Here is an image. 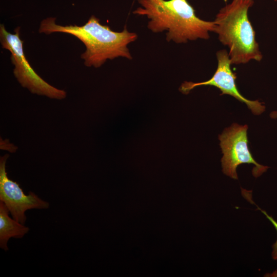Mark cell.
<instances>
[{
  "instance_id": "6da1fadb",
  "label": "cell",
  "mask_w": 277,
  "mask_h": 277,
  "mask_svg": "<svg viewBox=\"0 0 277 277\" xmlns=\"http://www.w3.org/2000/svg\"><path fill=\"white\" fill-rule=\"evenodd\" d=\"M55 17L44 19L40 23L38 32L49 35L54 32L70 34L77 37L85 46L86 50L81 55L87 67L99 68L107 60L118 57L132 58L128 48L137 35L129 32L125 26L123 31L116 32L109 26L103 25L100 19L92 15L82 26H62L56 23Z\"/></svg>"
},
{
  "instance_id": "7a4b0ae2",
  "label": "cell",
  "mask_w": 277,
  "mask_h": 277,
  "mask_svg": "<svg viewBox=\"0 0 277 277\" xmlns=\"http://www.w3.org/2000/svg\"><path fill=\"white\" fill-rule=\"evenodd\" d=\"M140 7L133 13L150 19L148 28L154 33L167 31L166 40L177 44L197 39H208L214 32V21L197 16L187 0H137Z\"/></svg>"
},
{
  "instance_id": "3957f363",
  "label": "cell",
  "mask_w": 277,
  "mask_h": 277,
  "mask_svg": "<svg viewBox=\"0 0 277 277\" xmlns=\"http://www.w3.org/2000/svg\"><path fill=\"white\" fill-rule=\"evenodd\" d=\"M253 0H232L222 7L214 21V32L220 42L229 48L231 64H244L263 58L248 10Z\"/></svg>"
},
{
  "instance_id": "277c9868",
  "label": "cell",
  "mask_w": 277,
  "mask_h": 277,
  "mask_svg": "<svg viewBox=\"0 0 277 277\" xmlns=\"http://www.w3.org/2000/svg\"><path fill=\"white\" fill-rule=\"evenodd\" d=\"M20 27L14 33L7 31L4 24L0 25V42L2 48L9 51L14 65L13 74L17 81L31 93L45 95L51 98L61 100L66 96V92L50 85L42 78L31 66L24 51V42L20 38Z\"/></svg>"
},
{
  "instance_id": "5b68a950",
  "label": "cell",
  "mask_w": 277,
  "mask_h": 277,
  "mask_svg": "<svg viewBox=\"0 0 277 277\" xmlns=\"http://www.w3.org/2000/svg\"><path fill=\"white\" fill-rule=\"evenodd\" d=\"M247 125L232 124L219 135L220 147L223 154L221 159L222 171L226 175L238 180L236 168L241 164H253L252 172L257 177L269 168L258 163L248 148Z\"/></svg>"
},
{
  "instance_id": "8992f818",
  "label": "cell",
  "mask_w": 277,
  "mask_h": 277,
  "mask_svg": "<svg viewBox=\"0 0 277 277\" xmlns=\"http://www.w3.org/2000/svg\"><path fill=\"white\" fill-rule=\"evenodd\" d=\"M216 58L217 66L214 74L209 80L202 82L193 83L184 82L179 88L183 94H187L197 86H212L218 88L221 92V95L228 94L245 103L255 115H260L265 110V106L263 102L258 100H249L240 92L235 84L236 75L232 71L231 64L228 52L223 49L217 51Z\"/></svg>"
},
{
  "instance_id": "52a82bcc",
  "label": "cell",
  "mask_w": 277,
  "mask_h": 277,
  "mask_svg": "<svg viewBox=\"0 0 277 277\" xmlns=\"http://www.w3.org/2000/svg\"><path fill=\"white\" fill-rule=\"evenodd\" d=\"M8 157L5 154L0 159V201L7 206L12 218L24 225L27 210L46 209L49 203L32 192L25 194L18 184L9 179L6 167Z\"/></svg>"
},
{
  "instance_id": "ba28073f",
  "label": "cell",
  "mask_w": 277,
  "mask_h": 277,
  "mask_svg": "<svg viewBox=\"0 0 277 277\" xmlns=\"http://www.w3.org/2000/svg\"><path fill=\"white\" fill-rule=\"evenodd\" d=\"M9 213L5 204L0 201V247L6 251L10 238H22L29 231V227L10 217Z\"/></svg>"
},
{
  "instance_id": "9c48e42d",
  "label": "cell",
  "mask_w": 277,
  "mask_h": 277,
  "mask_svg": "<svg viewBox=\"0 0 277 277\" xmlns=\"http://www.w3.org/2000/svg\"><path fill=\"white\" fill-rule=\"evenodd\" d=\"M258 209H259V210H260L266 216V217L269 220V221L272 224V225L275 228L277 232V222L271 216H270L269 215H268L265 211L262 210L261 208H260L258 207ZM272 248H273V250L272 252V259L274 260L277 261V240L276 242L274 243V244L272 245Z\"/></svg>"
},
{
  "instance_id": "30bf717a",
  "label": "cell",
  "mask_w": 277,
  "mask_h": 277,
  "mask_svg": "<svg viewBox=\"0 0 277 277\" xmlns=\"http://www.w3.org/2000/svg\"><path fill=\"white\" fill-rule=\"evenodd\" d=\"M270 116L271 118H277V111H273L270 113Z\"/></svg>"
},
{
  "instance_id": "8fae6325",
  "label": "cell",
  "mask_w": 277,
  "mask_h": 277,
  "mask_svg": "<svg viewBox=\"0 0 277 277\" xmlns=\"http://www.w3.org/2000/svg\"><path fill=\"white\" fill-rule=\"evenodd\" d=\"M274 1H276V2H277V0H274Z\"/></svg>"
}]
</instances>
